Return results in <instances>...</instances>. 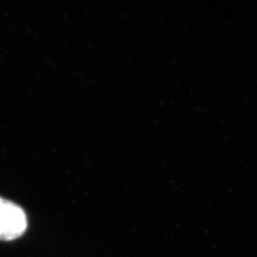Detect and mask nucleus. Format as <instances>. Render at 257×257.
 I'll return each instance as SVG.
<instances>
[{"label":"nucleus","instance_id":"nucleus-1","mask_svg":"<svg viewBox=\"0 0 257 257\" xmlns=\"http://www.w3.org/2000/svg\"><path fill=\"white\" fill-rule=\"evenodd\" d=\"M28 218L24 210L16 203L0 197V240L13 241L27 230Z\"/></svg>","mask_w":257,"mask_h":257}]
</instances>
